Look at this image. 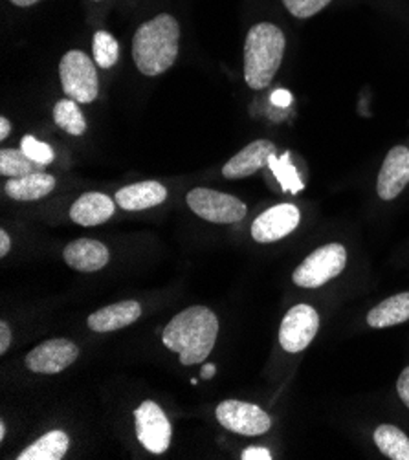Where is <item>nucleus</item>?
Instances as JSON below:
<instances>
[{
  "instance_id": "4468645a",
  "label": "nucleus",
  "mask_w": 409,
  "mask_h": 460,
  "mask_svg": "<svg viewBox=\"0 0 409 460\" xmlns=\"http://www.w3.org/2000/svg\"><path fill=\"white\" fill-rule=\"evenodd\" d=\"M276 153V146L268 140H257L246 146L239 155H236L228 164L222 167V176L228 180L246 178L264 165H268V158Z\"/></svg>"
},
{
  "instance_id": "2f4dec72",
  "label": "nucleus",
  "mask_w": 409,
  "mask_h": 460,
  "mask_svg": "<svg viewBox=\"0 0 409 460\" xmlns=\"http://www.w3.org/2000/svg\"><path fill=\"white\" fill-rule=\"evenodd\" d=\"M10 250H12V237L3 229V232H0V257H6Z\"/></svg>"
},
{
  "instance_id": "c756f323",
  "label": "nucleus",
  "mask_w": 409,
  "mask_h": 460,
  "mask_svg": "<svg viewBox=\"0 0 409 460\" xmlns=\"http://www.w3.org/2000/svg\"><path fill=\"white\" fill-rule=\"evenodd\" d=\"M10 345H12V329L6 321H3V323H0V354H6Z\"/></svg>"
},
{
  "instance_id": "ddd939ff",
  "label": "nucleus",
  "mask_w": 409,
  "mask_h": 460,
  "mask_svg": "<svg viewBox=\"0 0 409 460\" xmlns=\"http://www.w3.org/2000/svg\"><path fill=\"white\" fill-rule=\"evenodd\" d=\"M140 315H142L140 303L129 299V301L109 305L105 308L96 310L94 314H90L86 319V325L90 331L100 332V334L114 332L136 323V321L140 319Z\"/></svg>"
},
{
  "instance_id": "a878e982",
  "label": "nucleus",
  "mask_w": 409,
  "mask_h": 460,
  "mask_svg": "<svg viewBox=\"0 0 409 460\" xmlns=\"http://www.w3.org/2000/svg\"><path fill=\"white\" fill-rule=\"evenodd\" d=\"M333 0H283L287 12L296 19H310L325 10Z\"/></svg>"
},
{
  "instance_id": "72a5a7b5",
  "label": "nucleus",
  "mask_w": 409,
  "mask_h": 460,
  "mask_svg": "<svg viewBox=\"0 0 409 460\" xmlns=\"http://www.w3.org/2000/svg\"><path fill=\"white\" fill-rule=\"evenodd\" d=\"M12 132V123L6 118H0V140H6Z\"/></svg>"
},
{
  "instance_id": "393cba45",
  "label": "nucleus",
  "mask_w": 409,
  "mask_h": 460,
  "mask_svg": "<svg viewBox=\"0 0 409 460\" xmlns=\"http://www.w3.org/2000/svg\"><path fill=\"white\" fill-rule=\"evenodd\" d=\"M93 52L94 61L100 68H112L120 56V46L118 40L109 31H96L94 42H93Z\"/></svg>"
},
{
  "instance_id": "cd10ccee",
  "label": "nucleus",
  "mask_w": 409,
  "mask_h": 460,
  "mask_svg": "<svg viewBox=\"0 0 409 460\" xmlns=\"http://www.w3.org/2000/svg\"><path fill=\"white\" fill-rule=\"evenodd\" d=\"M396 391H398V396L404 402V405L409 409V367H405V369L402 371V375L396 382Z\"/></svg>"
},
{
  "instance_id": "2eb2a0df",
  "label": "nucleus",
  "mask_w": 409,
  "mask_h": 460,
  "mask_svg": "<svg viewBox=\"0 0 409 460\" xmlns=\"http://www.w3.org/2000/svg\"><path fill=\"white\" fill-rule=\"evenodd\" d=\"M167 199V190L156 180L138 181L132 183V186L121 188L114 200L116 206L125 211H142L155 206H160Z\"/></svg>"
},
{
  "instance_id": "c85d7f7f",
  "label": "nucleus",
  "mask_w": 409,
  "mask_h": 460,
  "mask_svg": "<svg viewBox=\"0 0 409 460\" xmlns=\"http://www.w3.org/2000/svg\"><path fill=\"white\" fill-rule=\"evenodd\" d=\"M241 458L243 460H270L271 453L266 447H248V449H245Z\"/></svg>"
},
{
  "instance_id": "f03ea898",
  "label": "nucleus",
  "mask_w": 409,
  "mask_h": 460,
  "mask_svg": "<svg viewBox=\"0 0 409 460\" xmlns=\"http://www.w3.org/2000/svg\"><path fill=\"white\" fill-rule=\"evenodd\" d=\"M180 26L169 13H160L144 22L132 39V58L136 66L149 77L167 72L178 58Z\"/></svg>"
},
{
  "instance_id": "5701e85b",
  "label": "nucleus",
  "mask_w": 409,
  "mask_h": 460,
  "mask_svg": "<svg viewBox=\"0 0 409 460\" xmlns=\"http://www.w3.org/2000/svg\"><path fill=\"white\" fill-rule=\"evenodd\" d=\"M268 167H270L271 172L276 174L280 186L283 188L285 193L298 195L305 188L301 178H299L298 169L290 162V153H285L281 158H278L276 153H274V155L268 158Z\"/></svg>"
},
{
  "instance_id": "dca6fc26",
  "label": "nucleus",
  "mask_w": 409,
  "mask_h": 460,
  "mask_svg": "<svg viewBox=\"0 0 409 460\" xmlns=\"http://www.w3.org/2000/svg\"><path fill=\"white\" fill-rule=\"evenodd\" d=\"M65 262L77 271H98L107 266L111 255L103 243L94 239H77L70 243L65 252Z\"/></svg>"
},
{
  "instance_id": "39448f33",
  "label": "nucleus",
  "mask_w": 409,
  "mask_h": 460,
  "mask_svg": "<svg viewBox=\"0 0 409 460\" xmlns=\"http://www.w3.org/2000/svg\"><path fill=\"white\" fill-rule=\"evenodd\" d=\"M347 266V250L338 244H325L314 250L294 271L292 281L301 288H320L333 281Z\"/></svg>"
},
{
  "instance_id": "bb28decb",
  "label": "nucleus",
  "mask_w": 409,
  "mask_h": 460,
  "mask_svg": "<svg viewBox=\"0 0 409 460\" xmlns=\"http://www.w3.org/2000/svg\"><path fill=\"white\" fill-rule=\"evenodd\" d=\"M21 149L26 153V156H30L31 160L42 164V165H50L56 158L52 147L44 142L35 140L33 136H24L21 142Z\"/></svg>"
},
{
  "instance_id": "b1692460",
  "label": "nucleus",
  "mask_w": 409,
  "mask_h": 460,
  "mask_svg": "<svg viewBox=\"0 0 409 460\" xmlns=\"http://www.w3.org/2000/svg\"><path fill=\"white\" fill-rule=\"evenodd\" d=\"M77 102L74 100H61L56 107H54V119L56 125L61 127L63 130H67L72 136H81L86 130V121L84 116L81 114L79 107L76 105Z\"/></svg>"
},
{
  "instance_id": "9d476101",
  "label": "nucleus",
  "mask_w": 409,
  "mask_h": 460,
  "mask_svg": "<svg viewBox=\"0 0 409 460\" xmlns=\"http://www.w3.org/2000/svg\"><path fill=\"white\" fill-rule=\"evenodd\" d=\"M79 349L65 338H56L40 343L26 354V369L37 375H58L77 359Z\"/></svg>"
},
{
  "instance_id": "7ed1b4c3",
  "label": "nucleus",
  "mask_w": 409,
  "mask_h": 460,
  "mask_svg": "<svg viewBox=\"0 0 409 460\" xmlns=\"http://www.w3.org/2000/svg\"><path fill=\"white\" fill-rule=\"evenodd\" d=\"M287 39L271 22H259L250 28L245 40V79L253 90L266 88L278 74Z\"/></svg>"
},
{
  "instance_id": "20e7f679",
  "label": "nucleus",
  "mask_w": 409,
  "mask_h": 460,
  "mask_svg": "<svg viewBox=\"0 0 409 460\" xmlns=\"http://www.w3.org/2000/svg\"><path fill=\"white\" fill-rule=\"evenodd\" d=\"M96 61L81 50H70L63 56L59 75L65 94L77 103H93L98 98L100 79Z\"/></svg>"
},
{
  "instance_id": "6ab92c4d",
  "label": "nucleus",
  "mask_w": 409,
  "mask_h": 460,
  "mask_svg": "<svg viewBox=\"0 0 409 460\" xmlns=\"http://www.w3.org/2000/svg\"><path fill=\"white\" fill-rule=\"evenodd\" d=\"M409 319V292L396 294L368 314V325L373 329H386L402 325Z\"/></svg>"
},
{
  "instance_id": "1a4fd4ad",
  "label": "nucleus",
  "mask_w": 409,
  "mask_h": 460,
  "mask_svg": "<svg viewBox=\"0 0 409 460\" xmlns=\"http://www.w3.org/2000/svg\"><path fill=\"white\" fill-rule=\"evenodd\" d=\"M320 331V315L308 305H296L283 319L280 329V343L290 352L305 350Z\"/></svg>"
},
{
  "instance_id": "f8f14e48",
  "label": "nucleus",
  "mask_w": 409,
  "mask_h": 460,
  "mask_svg": "<svg viewBox=\"0 0 409 460\" xmlns=\"http://www.w3.org/2000/svg\"><path fill=\"white\" fill-rule=\"evenodd\" d=\"M409 183V149L407 147H393L378 172L377 193L382 200L396 199L404 188Z\"/></svg>"
},
{
  "instance_id": "4be33fe9",
  "label": "nucleus",
  "mask_w": 409,
  "mask_h": 460,
  "mask_svg": "<svg viewBox=\"0 0 409 460\" xmlns=\"http://www.w3.org/2000/svg\"><path fill=\"white\" fill-rule=\"evenodd\" d=\"M47 165H42L30 156L22 149H3L0 151V172L8 178H21L31 172H40Z\"/></svg>"
},
{
  "instance_id": "f3484780",
  "label": "nucleus",
  "mask_w": 409,
  "mask_h": 460,
  "mask_svg": "<svg viewBox=\"0 0 409 460\" xmlns=\"http://www.w3.org/2000/svg\"><path fill=\"white\" fill-rule=\"evenodd\" d=\"M114 202L116 200L105 193H84L70 208V218L72 222L86 227L103 224L114 215Z\"/></svg>"
},
{
  "instance_id": "f257e3e1",
  "label": "nucleus",
  "mask_w": 409,
  "mask_h": 460,
  "mask_svg": "<svg viewBox=\"0 0 409 460\" xmlns=\"http://www.w3.org/2000/svg\"><path fill=\"white\" fill-rule=\"evenodd\" d=\"M218 319L208 306H190L176 314L164 331V345L180 356L182 365L202 363L213 350Z\"/></svg>"
},
{
  "instance_id": "423d86ee",
  "label": "nucleus",
  "mask_w": 409,
  "mask_h": 460,
  "mask_svg": "<svg viewBox=\"0 0 409 460\" xmlns=\"http://www.w3.org/2000/svg\"><path fill=\"white\" fill-rule=\"evenodd\" d=\"M186 202L195 215L215 224H236L241 222L248 213L246 204L237 197L206 188L191 190Z\"/></svg>"
},
{
  "instance_id": "a211bd4d",
  "label": "nucleus",
  "mask_w": 409,
  "mask_h": 460,
  "mask_svg": "<svg viewBox=\"0 0 409 460\" xmlns=\"http://www.w3.org/2000/svg\"><path fill=\"white\" fill-rule=\"evenodd\" d=\"M56 178L49 172H31L21 178H10L4 186V191L10 199L19 202H33L49 197L56 190Z\"/></svg>"
},
{
  "instance_id": "0eeeda50",
  "label": "nucleus",
  "mask_w": 409,
  "mask_h": 460,
  "mask_svg": "<svg viewBox=\"0 0 409 460\" xmlns=\"http://www.w3.org/2000/svg\"><path fill=\"white\" fill-rule=\"evenodd\" d=\"M215 415L222 428L245 437H259L271 428L270 417L261 407L241 400H224L217 405Z\"/></svg>"
},
{
  "instance_id": "f704fd0d",
  "label": "nucleus",
  "mask_w": 409,
  "mask_h": 460,
  "mask_svg": "<svg viewBox=\"0 0 409 460\" xmlns=\"http://www.w3.org/2000/svg\"><path fill=\"white\" fill-rule=\"evenodd\" d=\"M12 4H15V6H19V8H28V6H33V4H37L39 0H10Z\"/></svg>"
},
{
  "instance_id": "c9c22d12",
  "label": "nucleus",
  "mask_w": 409,
  "mask_h": 460,
  "mask_svg": "<svg viewBox=\"0 0 409 460\" xmlns=\"http://www.w3.org/2000/svg\"><path fill=\"white\" fill-rule=\"evenodd\" d=\"M6 438V424L0 422V442H4Z\"/></svg>"
},
{
  "instance_id": "6e6552de",
  "label": "nucleus",
  "mask_w": 409,
  "mask_h": 460,
  "mask_svg": "<svg viewBox=\"0 0 409 460\" xmlns=\"http://www.w3.org/2000/svg\"><path fill=\"white\" fill-rule=\"evenodd\" d=\"M134 420H136V437H138L140 444L147 451L156 455L167 451L173 437V428L158 403L151 400L144 402L138 409L134 411Z\"/></svg>"
},
{
  "instance_id": "aec40b11",
  "label": "nucleus",
  "mask_w": 409,
  "mask_h": 460,
  "mask_svg": "<svg viewBox=\"0 0 409 460\" xmlns=\"http://www.w3.org/2000/svg\"><path fill=\"white\" fill-rule=\"evenodd\" d=\"M70 447V438L65 431H50L26 447L19 460H61Z\"/></svg>"
},
{
  "instance_id": "9b49d317",
  "label": "nucleus",
  "mask_w": 409,
  "mask_h": 460,
  "mask_svg": "<svg viewBox=\"0 0 409 460\" xmlns=\"http://www.w3.org/2000/svg\"><path fill=\"white\" fill-rule=\"evenodd\" d=\"M301 213L294 204H280L261 213L252 224V237L261 244L285 239L299 226Z\"/></svg>"
},
{
  "instance_id": "473e14b6",
  "label": "nucleus",
  "mask_w": 409,
  "mask_h": 460,
  "mask_svg": "<svg viewBox=\"0 0 409 460\" xmlns=\"http://www.w3.org/2000/svg\"><path fill=\"white\" fill-rule=\"evenodd\" d=\"M215 373H217V367L213 363H206V365H202L200 378L202 380H211L215 376Z\"/></svg>"
},
{
  "instance_id": "7c9ffc66",
  "label": "nucleus",
  "mask_w": 409,
  "mask_h": 460,
  "mask_svg": "<svg viewBox=\"0 0 409 460\" xmlns=\"http://www.w3.org/2000/svg\"><path fill=\"white\" fill-rule=\"evenodd\" d=\"M271 103H274L276 107H283L285 109V107H289L292 103V94H290V92L280 88V90L274 92V94H271Z\"/></svg>"
},
{
  "instance_id": "412c9836",
  "label": "nucleus",
  "mask_w": 409,
  "mask_h": 460,
  "mask_svg": "<svg viewBox=\"0 0 409 460\" xmlns=\"http://www.w3.org/2000/svg\"><path fill=\"white\" fill-rule=\"evenodd\" d=\"M375 444L391 460H409V438L396 426H378L375 431Z\"/></svg>"
}]
</instances>
